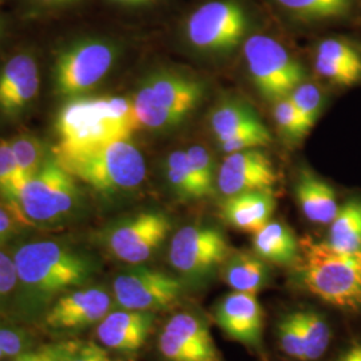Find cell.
Listing matches in <instances>:
<instances>
[{"mask_svg":"<svg viewBox=\"0 0 361 361\" xmlns=\"http://www.w3.org/2000/svg\"><path fill=\"white\" fill-rule=\"evenodd\" d=\"M295 195L305 219L319 225H331L338 213V204L334 188L308 169L301 170Z\"/></svg>","mask_w":361,"mask_h":361,"instance_id":"cell-21","label":"cell"},{"mask_svg":"<svg viewBox=\"0 0 361 361\" xmlns=\"http://www.w3.org/2000/svg\"><path fill=\"white\" fill-rule=\"evenodd\" d=\"M92 361H111V359H110L109 353L106 352V349L102 348V347H99V345H97L95 352H94Z\"/></svg>","mask_w":361,"mask_h":361,"instance_id":"cell-41","label":"cell"},{"mask_svg":"<svg viewBox=\"0 0 361 361\" xmlns=\"http://www.w3.org/2000/svg\"><path fill=\"white\" fill-rule=\"evenodd\" d=\"M154 325L153 312L116 310L99 324L97 335L106 348L134 353L142 348Z\"/></svg>","mask_w":361,"mask_h":361,"instance_id":"cell-17","label":"cell"},{"mask_svg":"<svg viewBox=\"0 0 361 361\" xmlns=\"http://www.w3.org/2000/svg\"><path fill=\"white\" fill-rule=\"evenodd\" d=\"M119 3L123 4H130V6H140V4H147V3H153L155 0H116Z\"/></svg>","mask_w":361,"mask_h":361,"instance_id":"cell-42","label":"cell"},{"mask_svg":"<svg viewBox=\"0 0 361 361\" xmlns=\"http://www.w3.org/2000/svg\"><path fill=\"white\" fill-rule=\"evenodd\" d=\"M19 178L25 186L44 165V146L35 137L20 135L10 142ZM23 189V188H22Z\"/></svg>","mask_w":361,"mask_h":361,"instance_id":"cell-29","label":"cell"},{"mask_svg":"<svg viewBox=\"0 0 361 361\" xmlns=\"http://www.w3.org/2000/svg\"><path fill=\"white\" fill-rule=\"evenodd\" d=\"M23 185L19 178L16 162L13 158L10 142H0V195L11 207L13 213L16 212L18 198Z\"/></svg>","mask_w":361,"mask_h":361,"instance_id":"cell-31","label":"cell"},{"mask_svg":"<svg viewBox=\"0 0 361 361\" xmlns=\"http://www.w3.org/2000/svg\"><path fill=\"white\" fill-rule=\"evenodd\" d=\"M281 8L301 20H325L348 13L350 0H276Z\"/></svg>","mask_w":361,"mask_h":361,"instance_id":"cell-28","label":"cell"},{"mask_svg":"<svg viewBox=\"0 0 361 361\" xmlns=\"http://www.w3.org/2000/svg\"><path fill=\"white\" fill-rule=\"evenodd\" d=\"M214 320L221 331L247 348H262L264 312L256 295L232 292L219 300Z\"/></svg>","mask_w":361,"mask_h":361,"instance_id":"cell-15","label":"cell"},{"mask_svg":"<svg viewBox=\"0 0 361 361\" xmlns=\"http://www.w3.org/2000/svg\"><path fill=\"white\" fill-rule=\"evenodd\" d=\"M293 265L297 283L310 295L337 310H361V253L305 238Z\"/></svg>","mask_w":361,"mask_h":361,"instance_id":"cell-2","label":"cell"},{"mask_svg":"<svg viewBox=\"0 0 361 361\" xmlns=\"http://www.w3.org/2000/svg\"><path fill=\"white\" fill-rule=\"evenodd\" d=\"M204 94L201 80L162 70L143 80L134 95L133 106L141 128L173 129L189 118L201 104Z\"/></svg>","mask_w":361,"mask_h":361,"instance_id":"cell-3","label":"cell"},{"mask_svg":"<svg viewBox=\"0 0 361 361\" xmlns=\"http://www.w3.org/2000/svg\"><path fill=\"white\" fill-rule=\"evenodd\" d=\"M39 87L38 66L30 55H16L0 74V110L13 116L26 109Z\"/></svg>","mask_w":361,"mask_h":361,"instance_id":"cell-18","label":"cell"},{"mask_svg":"<svg viewBox=\"0 0 361 361\" xmlns=\"http://www.w3.org/2000/svg\"><path fill=\"white\" fill-rule=\"evenodd\" d=\"M15 361H54L50 349L46 348L39 352H27L20 353Z\"/></svg>","mask_w":361,"mask_h":361,"instance_id":"cell-39","label":"cell"},{"mask_svg":"<svg viewBox=\"0 0 361 361\" xmlns=\"http://www.w3.org/2000/svg\"><path fill=\"white\" fill-rule=\"evenodd\" d=\"M141 128L133 101L122 97L78 99L63 106L55 122L54 157L89 153L130 140Z\"/></svg>","mask_w":361,"mask_h":361,"instance_id":"cell-1","label":"cell"},{"mask_svg":"<svg viewBox=\"0 0 361 361\" xmlns=\"http://www.w3.org/2000/svg\"><path fill=\"white\" fill-rule=\"evenodd\" d=\"M273 119L280 134L289 143L300 142L312 129L310 122L297 110L289 97L273 104Z\"/></svg>","mask_w":361,"mask_h":361,"instance_id":"cell-30","label":"cell"},{"mask_svg":"<svg viewBox=\"0 0 361 361\" xmlns=\"http://www.w3.org/2000/svg\"><path fill=\"white\" fill-rule=\"evenodd\" d=\"M185 283L165 271L134 268L118 274L113 283L116 304L123 310L155 312L177 304Z\"/></svg>","mask_w":361,"mask_h":361,"instance_id":"cell-11","label":"cell"},{"mask_svg":"<svg viewBox=\"0 0 361 361\" xmlns=\"http://www.w3.org/2000/svg\"><path fill=\"white\" fill-rule=\"evenodd\" d=\"M326 243L340 252L361 253L360 198H352L340 207L331 222Z\"/></svg>","mask_w":361,"mask_h":361,"instance_id":"cell-25","label":"cell"},{"mask_svg":"<svg viewBox=\"0 0 361 361\" xmlns=\"http://www.w3.org/2000/svg\"><path fill=\"white\" fill-rule=\"evenodd\" d=\"M259 123H262V121L256 116L255 110L244 102L237 101L219 104L209 118L210 129L219 145Z\"/></svg>","mask_w":361,"mask_h":361,"instance_id":"cell-24","label":"cell"},{"mask_svg":"<svg viewBox=\"0 0 361 361\" xmlns=\"http://www.w3.org/2000/svg\"><path fill=\"white\" fill-rule=\"evenodd\" d=\"M18 280V271L13 258L0 252V297L6 296L15 288Z\"/></svg>","mask_w":361,"mask_h":361,"instance_id":"cell-37","label":"cell"},{"mask_svg":"<svg viewBox=\"0 0 361 361\" xmlns=\"http://www.w3.org/2000/svg\"><path fill=\"white\" fill-rule=\"evenodd\" d=\"M301 336L305 347L307 361L319 360L331 343V326L320 312L296 310Z\"/></svg>","mask_w":361,"mask_h":361,"instance_id":"cell-26","label":"cell"},{"mask_svg":"<svg viewBox=\"0 0 361 361\" xmlns=\"http://www.w3.org/2000/svg\"><path fill=\"white\" fill-rule=\"evenodd\" d=\"M186 154L193 169L194 176L204 198L210 197L216 192L217 174L213 155L207 147L201 145H193L186 149Z\"/></svg>","mask_w":361,"mask_h":361,"instance_id":"cell-32","label":"cell"},{"mask_svg":"<svg viewBox=\"0 0 361 361\" xmlns=\"http://www.w3.org/2000/svg\"><path fill=\"white\" fill-rule=\"evenodd\" d=\"M54 361H55V360H54Z\"/></svg>","mask_w":361,"mask_h":361,"instance_id":"cell-45","label":"cell"},{"mask_svg":"<svg viewBox=\"0 0 361 361\" xmlns=\"http://www.w3.org/2000/svg\"><path fill=\"white\" fill-rule=\"evenodd\" d=\"M97 344L94 343H63L49 347L55 361H92Z\"/></svg>","mask_w":361,"mask_h":361,"instance_id":"cell-35","label":"cell"},{"mask_svg":"<svg viewBox=\"0 0 361 361\" xmlns=\"http://www.w3.org/2000/svg\"><path fill=\"white\" fill-rule=\"evenodd\" d=\"M116 61V49L102 40H83L68 47L54 68L55 90L63 97H75L95 87Z\"/></svg>","mask_w":361,"mask_h":361,"instance_id":"cell-10","label":"cell"},{"mask_svg":"<svg viewBox=\"0 0 361 361\" xmlns=\"http://www.w3.org/2000/svg\"><path fill=\"white\" fill-rule=\"evenodd\" d=\"M314 68L336 86H353L361 80V55L344 40L325 39L317 46Z\"/></svg>","mask_w":361,"mask_h":361,"instance_id":"cell-20","label":"cell"},{"mask_svg":"<svg viewBox=\"0 0 361 361\" xmlns=\"http://www.w3.org/2000/svg\"><path fill=\"white\" fill-rule=\"evenodd\" d=\"M77 201L75 178L52 158L20 190L15 216L23 222H54L68 214Z\"/></svg>","mask_w":361,"mask_h":361,"instance_id":"cell-7","label":"cell"},{"mask_svg":"<svg viewBox=\"0 0 361 361\" xmlns=\"http://www.w3.org/2000/svg\"><path fill=\"white\" fill-rule=\"evenodd\" d=\"M74 178L104 194L129 192L146 178V162L129 140L118 141L89 153L54 157Z\"/></svg>","mask_w":361,"mask_h":361,"instance_id":"cell-4","label":"cell"},{"mask_svg":"<svg viewBox=\"0 0 361 361\" xmlns=\"http://www.w3.org/2000/svg\"><path fill=\"white\" fill-rule=\"evenodd\" d=\"M13 262L18 280L38 295H54L70 286L85 284L91 276L87 258L54 241L20 246Z\"/></svg>","mask_w":361,"mask_h":361,"instance_id":"cell-5","label":"cell"},{"mask_svg":"<svg viewBox=\"0 0 361 361\" xmlns=\"http://www.w3.org/2000/svg\"><path fill=\"white\" fill-rule=\"evenodd\" d=\"M289 99L313 128L323 109V92L320 87L314 83L304 80L289 94Z\"/></svg>","mask_w":361,"mask_h":361,"instance_id":"cell-34","label":"cell"},{"mask_svg":"<svg viewBox=\"0 0 361 361\" xmlns=\"http://www.w3.org/2000/svg\"><path fill=\"white\" fill-rule=\"evenodd\" d=\"M171 231V221L162 212L149 210L116 222L106 233V245L114 257L141 264L152 257Z\"/></svg>","mask_w":361,"mask_h":361,"instance_id":"cell-12","label":"cell"},{"mask_svg":"<svg viewBox=\"0 0 361 361\" xmlns=\"http://www.w3.org/2000/svg\"><path fill=\"white\" fill-rule=\"evenodd\" d=\"M15 232L13 219L0 207V245H3Z\"/></svg>","mask_w":361,"mask_h":361,"instance_id":"cell-38","label":"cell"},{"mask_svg":"<svg viewBox=\"0 0 361 361\" xmlns=\"http://www.w3.org/2000/svg\"><path fill=\"white\" fill-rule=\"evenodd\" d=\"M224 281L233 292L256 295L269 283L271 271L267 261L256 253H232L221 268Z\"/></svg>","mask_w":361,"mask_h":361,"instance_id":"cell-22","label":"cell"},{"mask_svg":"<svg viewBox=\"0 0 361 361\" xmlns=\"http://www.w3.org/2000/svg\"><path fill=\"white\" fill-rule=\"evenodd\" d=\"M253 250L258 257L276 265H293L300 245L293 231L281 221H269L253 234Z\"/></svg>","mask_w":361,"mask_h":361,"instance_id":"cell-23","label":"cell"},{"mask_svg":"<svg viewBox=\"0 0 361 361\" xmlns=\"http://www.w3.org/2000/svg\"><path fill=\"white\" fill-rule=\"evenodd\" d=\"M232 255L225 234L207 225L180 228L169 246V262L189 283H204Z\"/></svg>","mask_w":361,"mask_h":361,"instance_id":"cell-8","label":"cell"},{"mask_svg":"<svg viewBox=\"0 0 361 361\" xmlns=\"http://www.w3.org/2000/svg\"><path fill=\"white\" fill-rule=\"evenodd\" d=\"M158 349L166 361H224L205 320L190 312L169 320L158 338Z\"/></svg>","mask_w":361,"mask_h":361,"instance_id":"cell-13","label":"cell"},{"mask_svg":"<svg viewBox=\"0 0 361 361\" xmlns=\"http://www.w3.org/2000/svg\"><path fill=\"white\" fill-rule=\"evenodd\" d=\"M277 173L271 159L257 149L228 154L217 171V189L224 197L247 192H271Z\"/></svg>","mask_w":361,"mask_h":361,"instance_id":"cell-14","label":"cell"},{"mask_svg":"<svg viewBox=\"0 0 361 361\" xmlns=\"http://www.w3.org/2000/svg\"><path fill=\"white\" fill-rule=\"evenodd\" d=\"M247 19L234 0H216L197 8L188 19L186 37L190 44L207 54H229L245 38Z\"/></svg>","mask_w":361,"mask_h":361,"instance_id":"cell-9","label":"cell"},{"mask_svg":"<svg viewBox=\"0 0 361 361\" xmlns=\"http://www.w3.org/2000/svg\"><path fill=\"white\" fill-rule=\"evenodd\" d=\"M1 356H3V353H1V350H0V357H1Z\"/></svg>","mask_w":361,"mask_h":361,"instance_id":"cell-44","label":"cell"},{"mask_svg":"<svg viewBox=\"0 0 361 361\" xmlns=\"http://www.w3.org/2000/svg\"><path fill=\"white\" fill-rule=\"evenodd\" d=\"M274 209L273 192H247L225 197L221 217L237 231L256 234L271 221Z\"/></svg>","mask_w":361,"mask_h":361,"instance_id":"cell-19","label":"cell"},{"mask_svg":"<svg viewBox=\"0 0 361 361\" xmlns=\"http://www.w3.org/2000/svg\"><path fill=\"white\" fill-rule=\"evenodd\" d=\"M338 361H361V344L352 345Z\"/></svg>","mask_w":361,"mask_h":361,"instance_id":"cell-40","label":"cell"},{"mask_svg":"<svg viewBox=\"0 0 361 361\" xmlns=\"http://www.w3.org/2000/svg\"><path fill=\"white\" fill-rule=\"evenodd\" d=\"M277 340L286 356L300 361H307L305 347L301 336L297 312H290L277 324Z\"/></svg>","mask_w":361,"mask_h":361,"instance_id":"cell-33","label":"cell"},{"mask_svg":"<svg viewBox=\"0 0 361 361\" xmlns=\"http://www.w3.org/2000/svg\"><path fill=\"white\" fill-rule=\"evenodd\" d=\"M111 308V297L104 289H86L62 297L46 316L56 329H77L102 322Z\"/></svg>","mask_w":361,"mask_h":361,"instance_id":"cell-16","label":"cell"},{"mask_svg":"<svg viewBox=\"0 0 361 361\" xmlns=\"http://www.w3.org/2000/svg\"><path fill=\"white\" fill-rule=\"evenodd\" d=\"M39 1H42V3H44V4H63V3H67V1H70V0H39Z\"/></svg>","mask_w":361,"mask_h":361,"instance_id":"cell-43","label":"cell"},{"mask_svg":"<svg viewBox=\"0 0 361 361\" xmlns=\"http://www.w3.org/2000/svg\"><path fill=\"white\" fill-rule=\"evenodd\" d=\"M166 177L173 192L183 201L202 200L204 195L195 180L186 150H176L168 155Z\"/></svg>","mask_w":361,"mask_h":361,"instance_id":"cell-27","label":"cell"},{"mask_svg":"<svg viewBox=\"0 0 361 361\" xmlns=\"http://www.w3.org/2000/svg\"><path fill=\"white\" fill-rule=\"evenodd\" d=\"M250 79L259 95L274 104L305 80V70L285 50L284 46L268 35H253L243 46Z\"/></svg>","mask_w":361,"mask_h":361,"instance_id":"cell-6","label":"cell"},{"mask_svg":"<svg viewBox=\"0 0 361 361\" xmlns=\"http://www.w3.org/2000/svg\"><path fill=\"white\" fill-rule=\"evenodd\" d=\"M26 336L10 328L0 326V350L3 356H19L26 348Z\"/></svg>","mask_w":361,"mask_h":361,"instance_id":"cell-36","label":"cell"}]
</instances>
